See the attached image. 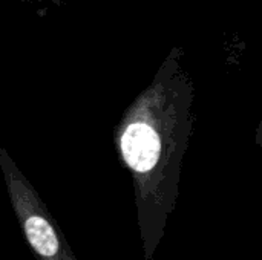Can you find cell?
<instances>
[{"label":"cell","mask_w":262,"mask_h":260,"mask_svg":"<svg viewBox=\"0 0 262 260\" xmlns=\"http://www.w3.org/2000/svg\"><path fill=\"white\" fill-rule=\"evenodd\" d=\"M0 170L11 205L34 253L40 260H77L41 198L2 144Z\"/></svg>","instance_id":"7a4b0ae2"},{"label":"cell","mask_w":262,"mask_h":260,"mask_svg":"<svg viewBox=\"0 0 262 260\" xmlns=\"http://www.w3.org/2000/svg\"><path fill=\"white\" fill-rule=\"evenodd\" d=\"M17 2H28V3H35V2H49V3H58L63 0H17Z\"/></svg>","instance_id":"3957f363"},{"label":"cell","mask_w":262,"mask_h":260,"mask_svg":"<svg viewBox=\"0 0 262 260\" xmlns=\"http://www.w3.org/2000/svg\"><path fill=\"white\" fill-rule=\"evenodd\" d=\"M184 55L183 46L169 51L114 130L117 155L134 181L147 257L175 208L181 166L193 133L195 83Z\"/></svg>","instance_id":"6da1fadb"}]
</instances>
